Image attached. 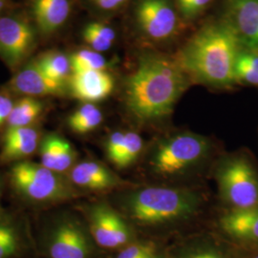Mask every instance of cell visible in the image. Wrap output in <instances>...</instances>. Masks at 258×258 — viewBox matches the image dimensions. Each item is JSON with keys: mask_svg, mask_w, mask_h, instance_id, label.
I'll return each mask as SVG.
<instances>
[{"mask_svg": "<svg viewBox=\"0 0 258 258\" xmlns=\"http://www.w3.org/2000/svg\"><path fill=\"white\" fill-rule=\"evenodd\" d=\"M111 203L143 238L162 243L205 228L211 218L212 194L207 184L194 185L136 182L112 194Z\"/></svg>", "mask_w": 258, "mask_h": 258, "instance_id": "1", "label": "cell"}, {"mask_svg": "<svg viewBox=\"0 0 258 258\" xmlns=\"http://www.w3.org/2000/svg\"><path fill=\"white\" fill-rule=\"evenodd\" d=\"M223 152L212 137L190 130H165L147 143L137 170L142 183L194 185L206 184Z\"/></svg>", "mask_w": 258, "mask_h": 258, "instance_id": "2", "label": "cell"}, {"mask_svg": "<svg viewBox=\"0 0 258 258\" xmlns=\"http://www.w3.org/2000/svg\"><path fill=\"white\" fill-rule=\"evenodd\" d=\"M191 82L177 61L146 55L124 84L123 103L135 130L162 129Z\"/></svg>", "mask_w": 258, "mask_h": 258, "instance_id": "3", "label": "cell"}, {"mask_svg": "<svg viewBox=\"0 0 258 258\" xmlns=\"http://www.w3.org/2000/svg\"><path fill=\"white\" fill-rule=\"evenodd\" d=\"M239 37L227 23L208 25L186 44L179 63L191 81L214 88H229L235 81Z\"/></svg>", "mask_w": 258, "mask_h": 258, "instance_id": "4", "label": "cell"}, {"mask_svg": "<svg viewBox=\"0 0 258 258\" xmlns=\"http://www.w3.org/2000/svg\"><path fill=\"white\" fill-rule=\"evenodd\" d=\"M210 179L217 186L220 210L240 211L258 205V166L246 149L223 151L214 162Z\"/></svg>", "mask_w": 258, "mask_h": 258, "instance_id": "5", "label": "cell"}, {"mask_svg": "<svg viewBox=\"0 0 258 258\" xmlns=\"http://www.w3.org/2000/svg\"><path fill=\"white\" fill-rule=\"evenodd\" d=\"M38 258H112L95 242L79 213L62 212L46 222L35 236Z\"/></svg>", "mask_w": 258, "mask_h": 258, "instance_id": "6", "label": "cell"}, {"mask_svg": "<svg viewBox=\"0 0 258 258\" xmlns=\"http://www.w3.org/2000/svg\"><path fill=\"white\" fill-rule=\"evenodd\" d=\"M9 181L22 200L34 205H57L84 196L66 174L27 161L11 167Z\"/></svg>", "mask_w": 258, "mask_h": 258, "instance_id": "7", "label": "cell"}, {"mask_svg": "<svg viewBox=\"0 0 258 258\" xmlns=\"http://www.w3.org/2000/svg\"><path fill=\"white\" fill-rule=\"evenodd\" d=\"M78 211L97 245L112 255L142 238L133 225L108 199L82 204Z\"/></svg>", "mask_w": 258, "mask_h": 258, "instance_id": "8", "label": "cell"}, {"mask_svg": "<svg viewBox=\"0 0 258 258\" xmlns=\"http://www.w3.org/2000/svg\"><path fill=\"white\" fill-rule=\"evenodd\" d=\"M206 228L235 247L258 249V205L240 211L218 209Z\"/></svg>", "mask_w": 258, "mask_h": 258, "instance_id": "9", "label": "cell"}, {"mask_svg": "<svg viewBox=\"0 0 258 258\" xmlns=\"http://www.w3.org/2000/svg\"><path fill=\"white\" fill-rule=\"evenodd\" d=\"M165 258H238L237 249L208 228L177 236L165 245Z\"/></svg>", "mask_w": 258, "mask_h": 258, "instance_id": "10", "label": "cell"}, {"mask_svg": "<svg viewBox=\"0 0 258 258\" xmlns=\"http://www.w3.org/2000/svg\"><path fill=\"white\" fill-rule=\"evenodd\" d=\"M66 175L83 194H114L136 183L123 179L109 166L94 159L78 162Z\"/></svg>", "mask_w": 258, "mask_h": 258, "instance_id": "11", "label": "cell"}, {"mask_svg": "<svg viewBox=\"0 0 258 258\" xmlns=\"http://www.w3.org/2000/svg\"><path fill=\"white\" fill-rule=\"evenodd\" d=\"M35 35L25 19L18 16L0 18V55L11 68H17L34 45Z\"/></svg>", "mask_w": 258, "mask_h": 258, "instance_id": "12", "label": "cell"}, {"mask_svg": "<svg viewBox=\"0 0 258 258\" xmlns=\"http://www.w3.org/2000/svg\"><path fill=\"white\" fill-rule=\"evenodd\" d=\"M0 258H38L35 236L26 225L0 212Z\"/></svg>", "mask_w": 258, "mask_h": 258, "instance_id": "13", "label": "cell"}, {"mask_svg": "<svg viewBox=\"0 0 258 258\" xmlns=\"http://www.w3.org/2000/svg\"><path fill=\"white\" fill-rule=\"evenodd\" d=\"M136 17L142 31L153 39H166L175 32V11L167 0H141Z\"/></svg>", "mask_w": 258, "mask_h": 258, "instance_id": "14", "label": "cell"}, {"mask_svg": "<svg viewBox=\"0 0 258 258\" xmlns=\"http://www.w3.org/2000/svg\"><path fill=\"white\" fill-rule=\"evenodd\" d=\"M227 18L240 41L258 50V0H227Z\"/></svg>", "mask_w": 258, "mask_h": 258, "instance_id": "15", "label": "cell"}, {"mask_svg": "<svg viewBox=\"0 0 258 258\" xmlns=\"http://www.w3.org/2000/svg\"><path fill=\"white\" fill-rule=\"evenodd\" d=\"M73 97L84 103L101 102L113 92L114 79L105 70L73 72L69 79Z\"/></svg>", "mask_w": 258, "mask_h": 258, "instance_id": "16", "label": "cell"}, {"mask_svg": "<svg viewBox=\"0 0 258 258\" xmlns=\"http://www.w3.org/2000/svg\"><path fill=\"white\" fill-rule=\"evenodd\" d=\"M12 89L26 97H43L59 95L64 91L65 84L49 78L37 65L29 63L21 69L10 83Z\"/></svg>", "mask_w": 258, "mask_h": 258, "instance_id": "17", "label": "cell"}, {"mask_svg": "<svg viewBox=\"0 0 258 258\" xmlns=\"http://www.w3.org/2000/svg\"><path fill=\"white\" fill-rule=\"evenodd\" d=\"M38 150L39 164L58 173L67 174L78 163L74 146L57 134H48L41 139Z\"/></svg>", "mask_w": 258, "mask_h": 258, "instance_id": "18", "label": "cell"}, {"mask_svg": "<svg viewBox=\"0 0 258 258\" xmlns=\"http://www.w3.org/2000/svg\"><path fill=\"white\" fill-rule=\"evenodd\" d=\"M0 161L21 162L32 156L40 146V132L33 126L7 128L2 140Z\"/></svg>", "mask_w": 258, "mask_h": 258, "instance_id": "19", "label": "cell"}, {"mask_svg": "<svg viewBox=\"0 0 258 258\" xmlns=\"http://www.w3.org/2000/svg\"><path fill=\"white\" fill-rule=\"evenodd\" d=\"M32 10L43 34H52L64 24L71 11L69 0H33Z\"/></svg>", "mask_w": 258, "mask_h": 258, "instance_id": "20", "label": "cell"}, {"mask_svg": "<svg viewBox=\"0 0 258 258\" xmlns=\"http://www.w3.org/2000/svg\"><path fill=\"white\" fill-rule=\"evenodd\" d=\"M147 143L138 130H126L122 148L113 166L117 170H126L130 167L137 166L144 154Z\"/></svg>", "mask_w": 258, "mask_h": 258, "instance_id": "21", "label": "cell"}, {"mask_svg": "<svg viewBox=\"0 0 258 258\" xmlns=\"http://www.w3.org/2000/svg\"><path fill=\"white\" fill-rule=\"evenodd\" d=\"M103 114L94 103H83L67 119L69 129L79 135H85L102 125Z\"/></svg>", "mask_w": 258, "mask_h": 258, "instance_id": "22", "label": "cell"}, {"mask_svg": "<svg viewBox=\"0 0 258 258\" xmlns=\"http://www.w3.org/2000/svg\"><path fill=\"white\" fill-rule=\"evenodd\" d=\"M43 111V103L33 97H24L15 102L9 118L7 120L8 128L27 127L40 117Z\"/></svg>", "mask_w": 258, "mask_h": 258, "instance_id": "23", "label": "cell"}, {"mask_svg": "<svg viewBox=\"0 0 258 258\" xmlns=\"http://www.w3.org/2000/svg\"><path fill=\"white\" fill-rule=\"evenodd\" d=\"M37 63L45 74L58 83H67L72 75L70 58L58 53L52 52L42 55Z\"/></svg>", "mask_w": 258, "mask_h": 258, "instance_id": "24", "label": "cell"}, {"mask_svg": "<svg viewBox=\"0 0 258 258\" xmlns=\"http://www.w3.org/2000/svg\"><path fill=\"white\" fill-rule=\"evenodd\" d=\"M234 74L236 83L258 85V53L240 52L235 62Z\"/></svg>", "mask_w": 258, "mask_h": 258, "instance_id": "25", "label": "cell"}, {"mask_svg": "<svg viewBox=\"0 0 258 258\" xmlns=\"http://www.w3.org/2000/svg\"><path fill=\"white\" fill-rule=\"evenodd\" d=\"M72 73L89 70H105L106 59L99 52L83 49L70 55Z\"/></svg>", "mask_w": 258, "mask_h": 258, "instance_id": "26", "label": "cell"}, {"mask_svg": "<svg viewBox=\"0 0 258 258\" xmlns=\"http://www.w3.org/2000/svg\"><path fill=\"white\" fill-rule=\"evenodd\" d=\"M126 130H114L110 132L103 143L104 154L111 165L114 164L122 148Z\"/></svg>", "mask_w": 258, "mask_h": 258, "instance_id": "27", "label": "cell"}, {"mask_svg": "<svg viewBox=\"0 0 258 258\" xmlns=\"http://www.w3.org/2000/svg\"><path fill=\"white\" fill-rule=\"evenodd\" d=\"M181 13L186 18H194L203 12L212 0H177Z\"/></svg>", "mask_w": 258, "mask_h": 258, "instance_id": "28", "label": "cell"}, {"mask_svg": "<svg viewBox=\"0 0 258 258\" xmlns=\"http://www.w3.org/2000/svg\"><path fill=\"white\" fill-rule=\"evenodd\" d=\"M83 37L84 41L96 52L107 51L113 45L112 42L100 37L98 34L93 32L92 30H90L87 26L83 30Z\"/></svg>", "mask_w": 258, "mask_h": 258, "instance_id": "29", "label": "cell"}, {"mask_svg": "<svg viewBox=\"0 0 258 258\" xmlns=\"http://www.w3.org/2000/svg\"><path fill=\"white\" fill-rule=\"evenodd\" d=\"M87 27L89 28L90 30H92L93 32H95L96 34H98L100 37L110 41L112 43L114 42V40L116 38V34H115L114 30L104 24H102V23L92 22V23L88 24Z\"/></svg>", "mask_w": 258, "mask_h": 258, "instance_id": "30", "label": "cell"}, {"mask_svg": "<svg viewBox=\"0 0 258 258\" xmlns=\"http://www.w3.org/2000/svg\"><path fill=\"white\" fill-rule=\"evenodd\" d=\"M14 103L8 95L0 94V126L8 120Z\"/></svg>", "mask_w": 258, "mask_h": 258, "instance_id": "31", "label": "cell"}, {"mask_svg": "<svg viewBox=\"0 0 258 258\" xmlns=\"http://www.w3.org/2000/svg\"><path fill=\"white\" fill-rule=\"evenodd\" d=\"M97 6L103 10H114L118 8L126 0H93Z\"/></svg>", "mask_w": 258, "mask_h": 258, "instance_id": "32", "label": "cell"}, {"mask_svg": "<svg viewBox=\"0 0 258 258\" xmlns=\"http://www.w3.org/2000/svg\"><path fill=\"white\" fill-rule=\"evenodd\" d=\"M236 249L238 258H258V249H244L238 247H236Z\"/></svg>", "mask_w": 258, "mask_h": 258, "instance_id": "33", "label": "cell"}, {"mask_svg": "<svg viewBox=\"0 0 258 258\" xmlns=\"http://www.w3.org/2000/svg\"><path fill=\"white\" fill-rule=\"evenodd\" d=\"M2 189H3V181H2V178L0 176V201H1V196H2ZM2 211V208L0 206V212Z\"/></svg>", "mask_w": 258, "mask_h": 258, "instance_id": "34", "label": "cell"}, {"mask_svg": "<svg viewBox=\"0 0 258 258\" xmlns=\"http://www.w3.org/2000/svg\"><path fill=\"white\" fill-rule=\"evenodd\" d=\"M8 0H0V13L2 12V10L4 9L6 3H7Z\"/></svg>", "mask_w": 258, "mask_h": 258, "instance_id": "35", "label": "cell"}]
</instances>
